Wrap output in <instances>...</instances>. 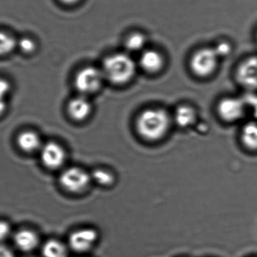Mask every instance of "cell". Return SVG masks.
Instances as JSON below:
<instances>
[{
  "label": "cell",
  "instance_id": "cell-1",
  "mask_svg": "<svg viewBox=\"0 0 257 257\" xmlns=\"http://www.w3.org/2000/svg\"><path fill=\"white\" fill-rule=\"evenodd\" d=\"M170 125V117L165 110L151 108L139 115L136 127L139 134L150 141L161 139L167 133Z\"/></svg>",
  "mask_w": 257,
  "mask_h": 257
},
{
  "label": "cell",
  "instance_id": "cell-2",
  "mask_svg": "<svg viewBox=\"0 0 257 257\" xmlns=\"http://www.w3.org/2000/svg\"><path fill=\"white\" fill-rule=\"evenodd\" d=\"M105 79L116 84H125L133 78L136 73V63L125 54H116L105 59L102 65Z\"/></svg>",
  "mask_w": 257,
  "mask_h": 257
},
{
  "label": "cell",
  "instance_id": "cell-3",
  "mask_svg": "<svg viewBox=\"0 0 257 257\" xmlns=\"http://www.w3.org/2000/svg\"><path fill=\"white\" fill-rule=\"evenodd\" d=\"M105 80L102 69L93 66L84 68L77 74L75 85L77 90L84 96L97 91Z\"/></svg>",
  "mask_w": 257,
  "mask_h": 257
},
{
  "label": "cell",
  "instance_id": "cell-4",
  "mask_svg": "<svg viewBox=\"0 0 257 257\" xmlns=\"http://www.w3.org/2000/svg\"><path fill=\"white\" fill-rule=\"evenodd\" d=\"M218 59L214 48H202L193 54L190 60V67L198 76H208L217 68Z\"/></svg>",
  "mask_w": 257,
  "mask_h": 257
},
{
  "label": "cell",
  "instance_id": "cell-5",
  "mask_svg": "<svg viewBox=\"0 0 257 257\" xmlns=\"http://www.w3.org/2000/svg\"><path fill=\"white\" fill-rule=\"evenodd\" d=\"M91 181L90 174L78 167L66 169L60 177L62 187L72 193H79L86 190Z\"/></svg>",
  "mask_w": 257,
  "mask_h": 257
},
{
  "label": "cell",
  "instance_id": "cell-6",
  "mask_svg": "<svg viewBox=\"0 0 257 257\" xmlns=\"http://www.w3.org/2000/svg\"><path fill=\"white\" fill-rule=\"evenodd\" d=\"M40 155L42 163L49 169L60 168L66 160L64 149L56 142H48L42 145Z\"/></svg>",
  "mask_w": 257,
  "mask_h": 257
},
{
  "label": "cell",
  "instance_id": "cell-7",
  "mask_svg": "<svg viewBox=\"0 0 257 257\" xmlns=\"http://www.w3.org/2000/svg\"><path fill=\"white\" fill-rule=\"evenodd\" d=\"M97 232L93 229H82L75 231L69 237V246L78 253L90 250L97 240Z\"/></svg>",
  "mask_w": 257,
  "mask_h": 257
},
{
  "label": "cell",
  "instance_id": "cell-8",
  "mask_svg": "<svg viewBox=\"0 0 257 257\" xmlns=\"http://www.w3.org/2000/svg\"><path fill=\"white\" fill-rule=\"evenodd\" d=\"M217 111L223 120L227 122L235 121L242 117L244 103L238 98H226L219 102Z\"/></svg>",
  "mask_w": 257,
  "mask_h": 257
},
{
  "label": "cell",
  "instance_id": "cell-9",
  "mask_svg": "<svg viewBox=\"0 0 257 257\" xmlns=\"http://www.w3.org/2000/svg\"><path fill=\"white\" fill-rule=\"evenodd\" d=\"M238 82L248 88L257 87V57H252L243 62L237 71Z\"/></svg>",
  "mask_w": 257,
  "mask_h": 257
},
{
  "label": "cell",
  "instance_id": "cell-10",
  "mask_svg": "<svg viewBox=\"0 0 257 257\" xmlns=\"http://www.w3.org/2000/svg\"><path fill=\"white\" fill-rule=\"evenodd\" d=\"M14 241L16 247L21 251L31 252L37 248L40 239L38 234L34 231L22 229L15 234Z\"/></svg>",
  "mask_w": 257,
  "mask_h": 257
},
{
  "label": "cell",
  "instance_id": "cell-11",
  "mask_svg": "<svg viewBox=\"0 0 257 257\" xmlns=\"http://www.w3.org/2000/svg\"><path fill=\"white\" fill-rule=\"evenodd\" d=\"M91 109V103L83 95L72 99L68 105L69 115L74 120L78 121L87 118L90 115Z\"/></svg>",
  "mask_w": 257,
  "mask_h": 257
},
{
  "label": "cell",
  "instance_id": "cell-12",
  "mask_svg": "<svg viewBox=\"0 0 257 257\" xmlns=\"http://www.w3.org/2000/svg\"><path fill=\"white\" fill-rule=\"evenodd\" d=\"M139 64L144 70L153 73L161 69L163 65V58L157 51L148 50L142 53Z\"/></svg>",
  "mask_w": 257,
  "mask_h": 257
},
{
  "label": "cell",
  "instance_id": "cell-13",
  "mask_svg": "<svg viewBox=\"0 0 257 257\" xmlns=\"http://www.w3.org/2000/svg\"><path fill=\"white\" fill-rule=\"evenodd\" d=\"M18 144L21 150L28 153L40 151L43 145L39 135L30 130L22 132L18 136Z\"/></svg>",
  "mask_w": 257,
  "mask_h": 257
},
{
  "label": "cell",
  "instance_id": "cell-14",
  "mask_svg": "<svg viewBox=\"0 0 257 257\" xmlns=\"http://www.w3.org/2000/svg\"><path fill=\"white\" fill-rule=\"evenodd\" d=\"M174 120L180 127H188L196 120V111L189 105H181L175 110Z\"/></svg>",
  "mask_w": 257,
  "mask_h": 257
},
{
  "label": "cell",
  "instance_id": "cell-15",
  "mask_svg": "<svg viewBox=\"0 0 257 257\" xmlns=\"http://www.w3.org/2000/svg\"><path fill=\"white\" fill-rule=\"evenodd\" d=\"M44 257H68V249L57 240H49L42 247Z\"/></svg>",
  "mask_w": 257,
  "mask_h": 257
},
{
  "label": "cell",
  "instance_id": "cell-16",
  "mask_svg": "<svg viewBox=\"0 0 257 257\" xmlns=\"http://www.w3.org/2000/svg\"><path fill=\"white\" fill-rule=\"evenodd\" d=\"M241 140L247 148L257 149V123H248L242 128Z\"/></svg>",
  "mask_w": 257,
  "mask_h": 257
},
{
  "label": "cell",
  "instance_id": "cell-17",
  "mask_svg": "<svg viewBox=\"0 0 257 257\" xmlns=\"http://www.w3.org/2000/svg\"><path fill=\"white\" fill-rule=\"evenodd\" d=\"M92 181L102 186L111 185L114 182V177L112 174L105 169H96L91 174Z\"/></svg>",
  "mask_w": 257,
  "mask_h": 257
},
{
  "label": "cell",
  "instance_id": "cell-18",
  "mask_svg": "<svg viewBox=\"0 0 257 257\" xmlns=\"http://www.w3.org/2000/svg\"><path fill=\"white\" fill-rule=\"evenodd\" d=\"M18 45L17 41L10 35L0 31V55H6Z\"/></svg>",
  "mask_w": 257,
  "mask_h": 257
},
{
  "label": "cell",
  "instance_id": "cell-19",
  "mask_svg": "<svg viewBox=\"0 0 257 257\" xmlns=\"http://www.w3.org/2000/svg\"><path fill=\"white\" fill-rule=\"evenodd\" d=\"M145 36L142 33H133L128 36L126 41V48L130 51H139L144 48L145 45Z\"/></svg>",
  "mask_w": 257,
  "mask_h": 257
},
{
  "label": "cell",
  "instance_id": "cell-20",
  "mask_svg": "<svg viewBox=\"0 0 257 257\" xmlns=\"http://www.w3.org/2000/svg\"><path fill=\"white\" fill-rule=\"evenodd\" d=\"M12 235V226L8 222L0 221V244H4Z\"/></svg>",
  "mask_w": 257,
  "mask_h": 257
},
{
  "label": "cell",
  "instance_id": "cell-21",
  "mask_svg": "<svg viewBox=\"0 0 257 257\" xmlns=\"http://www.w3.org/2000/svg\"><path fill=\"white\" fill-rule=\"evenodd\" d=\"M18 46L21 48L23 52L31 53L36 48V44L34 41L32 40L30 38H24L18 42Z\"/></svg>",
  "mask_w": 257,
  "mask_h": 257
},
{
  "label": "cell",
  "instance_id": "cell-22",
  "mask_svg": "<svg viewBox=\"0 0 257 257\" xmlns=\"http://www.w3.org/2000/svg\"><path fill=\"white\" fill-rule=\"evenodd\" d=\"M231 45L228 42H221L214 48L216 53L218 57H224L227 56L231 52Z\"/></svg>",
  "mask_w": 257,
  "mask_h": 257
},
{
  "label": "cell",
  "instance_id": "cell-23",
  "mask_svg": "<svg viewBox=\"0 0 257 257\" xmlns=\"http://www.w3.org/2000/svg\"><path fill=\"white\" fill-rule=\"evenodd\" d=\"M0 257H15V252L9 246L0 244Z\"/></svg>",
  "mask_w": 257,
  "mask_h": 257
},
{
  "label": "cell",
  "instance_id": "cell-24",
  "mask_svg": "<svg viewBox=\"0 0 257 257\" xmlns=\"http://www.w3.org/2000/svg\"><path fill=\"white\" fill-rule=\"evenodd\" d=\"M11 86L9 81L6 80L1 79L0 78V95L2 96H7L10 91Z\"/></svg>",
  "mask_w": 257,
  "mask_h": 257
},
{
  "label": "cell",
  "instance_id": "cell-25",
  "mask_svg": "<svg viewBox=\"0 0 257 257\" xmlns=\"http://www.w3.org/2000/svg\"><path fill=\"white\" fill-rule=\"evenodd\" d=\"M6 97L4 96L0 95V116L6 111Z\"/></svg>",
  "mask_w": 257,
  "mask_h": 257
},
{
  "label": "cell",
  "instance_id": "cell-26",
  "mask_svg": "<svg viewBox=\"0 0 257 257\" xmlns=\"http://www.w3.org/2000/svg\"><path fill=\"white\" fill-rule=\"evenodd\" d=\"M61 1L66 3V4H74V3H77L79 0H61Z\"/></svg>",
  "mask_w": 257,
  "mask_h": 257
}]
</instances>
